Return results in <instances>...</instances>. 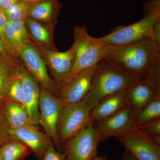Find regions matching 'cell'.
Here are the masks:
<instances>
[{"label":"cell","instance_id":"cell-1","mask_svg":"<svg viewBox=\"0 0 160 160\" xmlns=\"http://www.w3.org/2000/svg\"><path fill=\"white\" fill-rule=\"evenodd\" d=\"M106 58L137 81L160 89V46L152 38L123 46H106Z\"/></svg>","mask_w":160,"mask_h":160},{"label":"cell","instance_id":"cell-2","mask_svg":"<svg viewBox=\"0 0 160 160\" xmlns=\"http://www.w3.org/2000/svg\"><path fill=\"white\" fill-rule=\"evenodd\" d=\"M98 66L91 89L82 100L90 111L104 98L128 89L136 81L106 58Z\"/></svg>","mask_w":160,"mask_h":160},{"label":"cell","instance_id":"cell-3","mask_svg":"<svg viewBox=\"0 0 160 160\" xmlns=\"http://www.w3.org/2000/svg\"><path fill=\"white\" fill-rule=\"evenodd\" d=\"M73 38L72 46L76 52L74 65L70 74L61 85L60 90L80 72L98 66L106 58V46L100 42L98 38L91 36L85 26L75 27Z\"/></svg>","mask_w":160,"mask_h":160},{"label":"cell","instance_id":"cell-4","mask_svg":"<svg viewBox=\"0 0 160 160\" xmlns=\"http://www.w3.org/2000/svg\"><path fill=\"white\" fill-rule=\"evenodd\" d=\"M159 19L160 16L149 13L136 22L129 26H118L109 34L98 38L106 46H126L152 38L153 27Z\"/></svg>","mask_w":160,"mask_h":160},{"label":"cell","instance_id":"cell-5","mask_svg":"<svg viewBox=\"0 0 160 160\" xmlns=\"http://www.w3.org/2000/svg\"><path fill=\"white\" fill-rule=\"evenodd\" d=\"M90 112L83 101L63 105L58 125V138L61 145L93 123Z\"/></svg>","mask_w":160,"mask_h":160},{"label":"cell","instance_id":"cell-6","mask_svg":"<svg viewBox=\"0 0 160 160\" xmlns=\"http://www.w3.org/2000/svg\"><path fill=\"white\" fill-rule=\"evenodd\" d=\"M23 66L42 86L58 97L60 89L58 85L49 75L43 58L36 50L31 40L25 42L18 52Z\"/></svg>","mask_w":160,"mask_h":160},{"label":"cell","instance_id":"cell-7","mask_svg":"<svg viewBox=\"0 0 160 160\" xmlns=\"http://www.w3.org/2000/svg\"><path fill=\"white\" fill-rule=\"evenodd\" d=\"M100 142L92 123L62 144L66 160H92L98 155Z\"/></svg>","mask_w":160,"mask_h":160},{"label":"cell","instance_id":"cell-8","mask_svg":"<svg viewBox=\"0 0 160 160\" xmlns=\"http://www.w3.org/2000/svg\"><path fill=\"white\" fill-rule=\"evenodd\" d=\"M40 87L39 125L51 138L56 148L61 152L62 149L58 138V125L63 104L58 97L42 86Z\"/></svg>","mask_w":160,"mask_h":160},{"label":"cell","instance_id":"cell-9","mask_svg":"<svg viewBox=\"0 0 160 160\" xmlns=\"http://www.w3.org/2000/svg\"><path fill=\"white\" fill-rule=\"evenodd\" d=\"M31 42L43 58L52 79L57 83L60 89L61 85L70 74L74 65L76 55L74 47L72 45L67 51L59 52L46 49L38 43Z\"/></svg>","mask_w":160,"mask_h":160},{"label":"cell","instance_id":"cell-10","mask_svg":"<svg viewBox=\"0 0 160 160\" xmlns=\"http://www.w3.org/2000/svg\"><path fill=\"white\" fill-rule=\"evenodd\" d=\"M137 160H160V145L141 133L135 127L116 138Z\"/></svg>","mask_w":160,"mask_h":160},{"label":"cell","instance_id":"cell-11","mask_svg":"<svg viewBox=\"0 0 160 160\" xmlns=\"http://www.w3.org/2000/svg\"><path fill=\"white\" fill-rule=\"evenodd\" d=\"M94 126L100 142H102L112 137H117L134 129V116L127 105L110 117L94 122Z\"/></svg>","mask_w":160,"mask_h":160},{"label":"cell","instance_id":"cell-12","mask_svg":"<svg viewBox=\"0 0 160 160\" xmlns=\"http://www.w3.org/2000/svg\"><path fill=\"white\" fill-rule=\"evenodd\" d=\"M98 69V65L82 72L63 86L58 96L63 105L84 99L91 89Z\"/></svg>","mask_w":160,"mask_h":160},{"label":"cell","instance_id":"cell-13","mask_svg":"<svg viewBox=\"0 0 160 160\" xmlns=\"http://www.w3.org/2000/svg\"><path fill=\"white\" fill-rule=\"evenodd\" d=\"M12 139L28 146L39 159L42 158L49 147L54 146L51 138L40 130L37 126L29 123L16 129L9 130ZM56 148V147H55Z\"/></svg>","mask_w":160,"mask_h":160},{"label":"cell","instance_id":"cell-14","mask_svg":"<svg viewBox=\"0 0 160 160\" xmlns=\"http://www.w3.org/2000/svg\"><path fill=\"white\" fill-rule=\"evenodd\" d=\"M19 72L24 88V106L28 113L30 123L38 126L39 122V84L23 64L20 68Z\"/></svg>","mask_w":160,"mask_h":160},{"label":"cell","instance_id":"cell-15","mask_svg":"<svg viewBox=\"0 0 160 160\" xmlns=\"http://www.w3.org/2000/svg\"><path fill=\"white\" fill-rule=\"evenodd\" d=\"M160 97V89L146 81H137L128 89L127 105L135 115L152 100Z\"/></svg>","mask_w":160,"mask_h":160},{"label":"cell","instance_id":"cell-16","mask_svg":"<svg viewBox=\"0 0 160 160\" xmlns=\"http://www.w3.org/2000/svg\"><path fill=\"white\" fill-rule=\"evenodd\" d=\"M128 89L107 97L95 106L90 112L93 122L110 117L127 106Z\"/></svg>","mask_w":160,"mask_h":160},{"label":"cell","instance_id":"cell-17","mask_svg":"<svg viewBox=\"0 0 160 160\" xmlns=\"http://www.w3.org/2000/svg\"><path fill=\"white\" fill-rule=\"evenodd\" d=\"M25 23L29 39L46 49L58 50L53 40L55 24H46L27 18Z\"/></svg>","mask_w":160,"mask_h":160},{"label":"cell","instance_id":"cell-18","mask_svg":"<svg viewBox=\"0 0 160 160\" xmlns=\"http://www.w3.org/2000/svg\"><path fill=\"white\" fill-rule=\"evenodd\" d=\"M62 7L58 0H46L32 5L28 12V18L46 24H56Z\"/></svg>","mask_w":160,"mask_h":160},{"label":"cell","instance_id":"cell-19","mask_svg":"<svg viewBox=\"0 0 160 160\" xmlns=\"http://www.w3.org/2000/svg\"><path fill=\"white\" fill-rule=\"evenodd\" d=\"M3 101L10 129H18L31 123L24 105L15 102L7 98H4Z\"/></svg>","mask_w":160,"mask_h":160},{"label":"cell","instance_id":"cell-20","mask_svg":"<svg viewBox=\"0 0 160 160\" xmlns=\"http://www.w3.org/2000/svg\"><path fill=\"white\" fill-rule=\"evenodd\" d=\"M32 153V150L28 146L13 139L0 147V160H25Z\"/></svg>","mask_w":160,"mask_h":160},{"label":"cell","instance_id":"cell-21","mask_svg":"<svg viewBox=\"0 0 160 160\" xmlns=\"http://www.w3.org/2000/svg\"><path fill=\"white\" fill-rule=\"evenodd\" d=\"M158 119H160V97L152 101L134 116L135 126Z\"/></svg>","mask_w":160,"mask_h":160},{"label":"cell","instance_id":"cell-22","mask_svg":"<svg viewBox=\"0 0 160 160\" xmlns=\"http://www.w3.org/2000/svg\"><path fill=\"white\" fill-rule=\"evenodd\" d=\"M4 98H8L15 102L24 106L25 94L24 88L19 71L9 82Z\"/></svg>","mask_w":160,"mask_h":160},{"label":"cell","instance_id":"cell-23","mask_svg":"<svg viewBox=\"0 0 160 160\" xmlns=\"http://www.w3.org/2000/svg\"><path fill=\"white\" fill-rule=\"evenodd\" d=\"M19 69L14 68L5 60L0 59V98L5 97L9 82Z\"/></svg>","mask_w":160,"mask_h":160},{"label":"cell","instance_id":"cell-24","mask_svg":"<svg viewBox=\"0 0 160 160\" xmlns=\"http://www.w3.org/2000/svg\"><path fill=\"white\" fill-rule=\"evenodd\" d=\"M33 5L21 1L3 11L9 21L26 20L28 18L29 9Z\"/></svg>","mask_w":160,"mask_h":160},{"label":"cell","instance_id":"cell-25","mask_svg":"<svg viewBox=\"0 0 160 160\" xmlns=\"http://www.w3.org/2000/svg\"><path fill=\"white\" fill-rule=\"evenodd\" d=\"M135 127L141 133L160 145V119L144 123Z\"/></svg>","mask_w":160,"mask_h":160},{"label":"cell","instance_id":"cell-26","mask_svg":"<svg viewBox=\"0 0 160 160\" xmlns=\"http://www.w3.org/2000/svg\"><path fill=\"white\" fill-rule=\"evenodd\" d=\"M10 129L3 99L0 100V147L7 142L13 140L9 132Z\"/></svg>","mask_w":160,"mask_h":160},{"label":"cell","instance_id":"cell-27","mask_svg":"<svg viewBox=\"0 0 160 160\" xmlns=\"http://www.w3.org/2000/svg\"><path fill=\"white\" fill-rule=\"evenodd\" d=\"M8 22V20L4 11L0 9V38L2 40L5 48L7 49L10 55L15 60L18 62H20L19 58L18 56L17 53L15 51L13 48L12 47L6 38V28Z\"/></svg>","mask_w":160,"mask_h":160},{"label":"cell","instance_id":"cell-28","mask_svg":"<svg viewBox=\"0 0 160 160\" xmlns=\"http://www.w3.org/2000/svg\"><path fill=\"white\" fill-rule=\"evenodd\" d=\"M6 38L9 44L14 49L18 55V52L24 42H23L19 36L15 31L14 28L10 21H8V23L6 25Z\"/></svg>","mask_w":160,"mask_h":160},{"label":"cell","instance_id":"cell-29","mask_svg":"<svg viewBox=\"0 0 160 160\" xmlns=\"http://www.w3.org/2000/svg\"><path fill=\"white\" fill-rule=\"evenodd\" d=\"M15 31L19 36L23 42H26L29 39V32L25 23V20L10 21Z\"/></svg>","mask_w":160,"mask_h":160},{"label":"cell","instance_id":"cell-30","mask_svg":"<svg viewBox=\"0 0 160 160\" xmlns=\"http://www.w3.org/2000/svg\"><path fill=\"white\" fill-rule=\"evenodd\" d=\"M54 146L49 147L42 158L39 160H66V154L64 152L58 151Z\"/></svg>","mask_w":160,"mask_h":160},{"label":"cell","instance_id":"cell-31","mask_svg":"<svg viewBox=\"0 0 160 160\" xmlns=\"http://www.w3.org/2000/svg\"><path fill=\"white\" fill-rule=\"evenodd\" d=\"M144 16L155 13L160 16V0H147L143 6Z\"/></svg>","mask_w":160,"mask_h":160},{"label":"cell","instance_id":"cell-32","mask_svg":"<svg viewBox=\"0 0 160 160\" xmlns=\"http://www.w3.org/2000/svg\"><path fill=\"white\" fill-rule=\"evenodd\" d=\"M0 55L4 59L9 65L13 66L16 69H19L22 66V64L20 62H18L15 60L10 55L7 49L5 48L3 45L2 40L0 38Z\"/></svg>","mask_w":160,"mask_h":160},{"label":"cell","instance_id":"cell-33","mask_svg":"<svg viewBox=\"0 0 160 160\" xmlns=\"http://www.w3.org/2000/svg\"><path fill=\"white\" fill-rule=\"evenodd\" d=\"M152 39L157 45L160 46V19L158 20L155 24Z\"/></svg>","mask_w":160,"mask_h":160},{"label":"cell","instance_id":"cell-34","mask_svg":"<svg viewBox=\"0 0 160 160\" xmlns=\"http://www.w3.org/2000/svg\"><path fill=\"white\" fill-rule=\"evenodd\" d=\"M21 1L22 0H0V9L6 10Z\"/></svg>","mask_w":160,"mask_h":160},{"label":"cell","instance_id":"cell-35","mask_svg":"<svg viewBox=\"0 0 160 160\" xmlns=\"http://www.w3.org/2000/svg\"><path fill=\"white\" fill-rule=\"evenodd\" d=\"M122 160H137L132 155L127 149L123 152Z\"/></svg>","mask_w":160,"mask_h":160},{"label":"cell","instance_id":"cell-36","mask_svg":"<svg viewBox=\"0 0 160 160\" xmlns=\"http://www.w3.org/2000/svg\"><path fill=\"white\" fill-rule=\"evenodd\" d=\"M22 1L26 2L35 4H36V3L46 1V0H22Z\"/></svg>","mask_w":160,"mask_h":160},{"label":"cell","instance_id":"cell-37","mask_svg":"<svg viewBox=\"0 0 160 160\" xmlns=\"http://www.w3.org/2000/svg\"><path fill=\"white\" fill-rule=\"evenodd\" d=\"M92 160H108L107 158V157L105 156H96Z\"/></svg>","mask_w":160,"mask_h":160},{"label":"cell","instance_id":"cell-38","mask_svg":"<svg viewBox=\"0 0 160 160\" xmlns=\"http://www.w3.org/2000/svg\"><path fill=\"white\" fill-rule=\"evenodd\" d=\"M0 59H3V60H4V59H3L2 58V57L1 56V55H0Z\"/></svg>","mask_w":160,"mask_h":160},{"label":"cell","instance_id":"cell-39","mask_svg":"<svg viewBox=\"0 0 160 160\" xmlns=\"http://www.w3.org/2000/svg\"><path fill=\"white\" fill-rule=\"evenodd\" d=\"M2 99H1V98H0V100H2Z\"/></svg>","mask_w":160,"mask_h":160},{"label":"cell","instance_id":"cell-40","mask_svg":"<svg viewBox=\"0 0 160 160\" xmlns=\"http://www.w3.org/2000/svg\"></svg>","mask_w":160,"mask_h":160}]
</instances>
